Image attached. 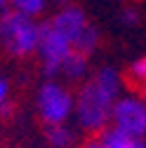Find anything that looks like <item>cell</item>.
Listing matches in <instances>:
<instances>
[{"label":"cell","mask_w":146,"mask_h":148,"mask_svg":"<svg viewBox=\"0 0 146 148\" xmlns=\"http://www.w3.org/2000/svg\"><path fill=\"white\" fill-rule=\"evenodd\" d=\"M125 78L113 66H99L76 92V110L73 120L76 127L87 132L90 136L101 134L111 127V110L113 103L125 94Z\"/></svg>","instance_id":"obj_1"},{"label":"cell","mask_w":146,"mask_h":148,"mask_svg":"<svg viewBox=\"0 0 146 148\" xmlns=\"http://www.w3.org/2000/svg\"><path fill=\"white\" fill-rule=\"evenodd\" d=\"M40 45V21L26 14L7 10L0 14V47L14 59H26L38 54Z\"/></svg>","instance_id":"obj_2"},{"label":"cell","mask_w":146,"mask_h":148,"mask_svg":"<svg viewBox=\"0 0 146 148\" xmlns=\"http://www.w3.org/2000/svg\"><path fill=\"white\" fill-rule=\"evenodd\" d=\"M35 110L45 127L68 125L76 110V92L59 78H45L35 89Z\"/></svg>","instance_id":"obj_3"},{"label":"cell","mask_w":146,"mask_h":148,"mask_svg":"<svg viewBox=\"0 0 146 148\" xmlns=\"http://www.w3.org/2000/svg\"><path fill=\"white\" fill-rule=\"evenodd\" d=\"M73 54V42L59 33L50 21L40 24V45H38V59L43 66L45 78H59L64 61Z\"/></svg>","instance_id":"obj_4"},{"label":"cell","mask_w":146,"mask_h":148,"mask_svg":"<svg viewBox=\"0 0 146 148\" xmlns=\"http://www.w3.org/2000/svg\"><path fill=\"white\" fill-rule=\"evenodd\" d=\"M111 127L127 136L146 139V99L141 94H132V92L123 94L113 103Z\"/></svg>","instance_id":"obj_5"},{"label":"cell","mask_w":146,"mask_h":148,"mask_svg":"<svg viewBox=\"0 0 146 148\" xmlns=\"http://www.w3.org/2000/svg\"><path fill=\"white\" fill-rule=\"evenodd\" d=\"M47 21L57 28L59 33H64L73 45H76V40L80 38L90 26H92L87 12H85L80 5H76V3H68V5H64V7H59V10H54V14L50 16Z\"/></svg>","instance_id":"obj_6"},{"label":"cell","mask_w":146,"mask_h":148,"mask_svg":"<svg viewBox=\"0 0 146 148\" xmlns=\"http://www.w3.org/2000/svg\"><path fill=\"white\" fill-rule=\"evenodd\" d=\"M59 75L64 78L66 85H78V87H80L90 75H92V68H90V57H83V54L73 52L71 57L64 61Z\"/></svg>","instance_id":"obj_7"},{"label":"cell","mask_w":146,"mask_h":148,"mask_svg":"<svg viewBox=\"0 0 146 148\" xmlns=\"http://www.w3.org/2000/svg\"><path fill=\"white\" fill-rule=\"evenodd\" d=\"M45 139L52 148H73L78 141V134L71 125H54L45 127Z\"/></svg>","instance_id":"obj_8"},{"label":"cell","mask_w":146,"mask_h":148,"mask_svg":"<svg viewBox=\"0 0 146 148\" xmlns=\"http://www.w3.org/2000/svg\"><path fill=\"white\" fill-rule=\"evenodd\" d=\"M108 148H146V139H134V136H127L123 132L113 127H106L101 134H97Z\"/></svg>","instance_id":"obj_9"},{"label":"cell","mask_w":146,"mask_h":148,"mask_svg":"<svg viewBox=\"0 0 146 148\" xmlns=\"http://www.w3.org/2000/svg\"><path fill=\"white\" fill-rule=\"evenodd\" d=\"M99 45H101V31L92 24L80 38L76 40V45H73V52H78V54H83V57H92V54L99 49Z\"/></svg>","instance_id":"obj_10"},{"label":"cell","mask_w":146,"mask_h":148,"mask_svg":"<svg viewBox=\"0 0 146 148\" xmlns=\"http://www.w3.org/2000/svg\"><path fill=\"white\" fill-rule=\"evenodd\" d=\"M7 3H10V10L19 12V14H26L31 19H38V16H43L52 7L50 0H7Z\"/></svg>","instance_id":"obj_11"},{"label":"cell","mask_w":146,"mask_h":148,"mask_svg":"<svg viewBox=\"0 0 146 148\" xmlns=\"http://www.w3.org/2000/svg\"><path fill=\"white\" fill-rule=\"evenodd\" d=\"M127 78H130V82L139 85L141 89L146 87V57H139L130 64V68H127Z\"/></svg>","instance_id":"obj_12"},{"label":"cell","mask_w":146,"mask_h":148,"mask_svg":"<svg viewBox=\"0 0 146 148\" xmlns=\"http://www.w3.org/2000/svg\"><path fill=\"white\" fill-rule=\"evenodd\" d=\"M118 19L123 21V26L134 28V26H139V24H141V12H139L137 7H123V10H120V14H118Z\"/></svg>","instance_id":"obj_13"},{"label":"cell","mask_w":146,"mask_h":148,"mask_svg":"<svg viewBox=\"0 0 146 148\" xmlns=\"http://www.w3.org/2000/svg\"><path fill=\"white\" fill-rule=\"evenodd\" d=\"M10 94H12V85L7 78H0V115H5L10 110Z\"/></svg>","instance_id":"obj_14"},{"label":"cell","mask_w":146,"mask_h":148,"mask_svg":"<svg viewBox=\"0 0 146 148\" xmlns=\"http://www.w3.org/2000/svg\"><path fill=\"white\" fill-rule=\"evenodd\" d=\"M78 148H108V146H106V143H104L99 136H90V139H85V141H83Z\"/></svg>","instance_id":"obj_15"},{"label":"cell","mask_w":146,"mask_h":148,"mask_svg":"<svg viewBox=\"0 0 146 148\" xmlns=\"http://www.w3.org/2000/svg\"><path fill=\"white\" fill-rule=\"evenodd\" d=\"M7 10H10V3H7V0H0V14L7 12Z\"/></svg>","instance_id":"obj_16"},{"label":"cell","mask_w":146,"mask_h":148,"mask_svg":"<svg viewBox=\"0 0 146 148\" xmlns=\"http://www.w3.org/2000/svg\"><path fill=\"white\" fill-rule=\"evenodd\" d=\"M141 97H144V99H146V87H144V89H141Z\"/></svg>","instance_id":"obj_17"}]
</instances>
